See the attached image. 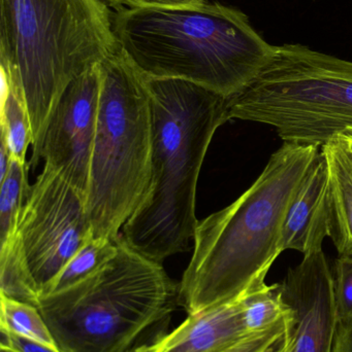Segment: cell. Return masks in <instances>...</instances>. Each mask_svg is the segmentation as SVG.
Listing matches in <instances>:
<instances>
[{
  "instance_id": "17",
  "label": "cell",
  "mask_w": 352,
  "mask_h": 352,
  "mask_svg": "<svg viewBox=\"0 0 352 352\" xmlns=\"http://www.w3.org/2000/svg\"><path fill=\"white\" fill-rule=\"evenodd\" d=\"M243 318L248 334L265 332L293 316L291 308L285 303L280 283H267L242 295Z\"/></svg>"
},
{
  "instance_id": "30",
  "label": "cell",
  "mask_w": 352,
  "mask_h": 352,
  "mask_svg": "<svg viewBox=\"0 0 352 352\" xmlns=\"http://www.w3.org/2000/svg\"><path fill=\"white\" fill-rule=\"evenodd\" d=\"M289 349H291V347H289ZM289 351H287V352H289Z\"/></svg>"
},
{
  "instance_id": "3",
  "label": "cell",
  "mask_w": 352,
  "mask_h": 352,
  "mask_svg": "<svg viewBox=\"0 0 352 352\" xmlns=\"http://www.w3.org/2000/svg\"><path fill=\"white\" fill-rule=\"evenodd\" d=\"M113 30L118 49L145 78L186 80L227 98L256 80L275 50L247 14L219 2L123 8Z\"/></svg>"
},
{
  "instance_id": "7",
  "label": "cell",
  "mask_w": 352,
  "mask_h": 352,
  "mask_svg": "<svg viewBox=\"0 0 352 352\" xmlns=\"http://www.w3.org/2000/svg\"><path fill=\"white\" fill-rule=\"evenodd\" d=\"M227 113L272 126L287 144L322 148L352 128V62L301 43L275 45L256 80L229 98Z\"/></svg>"
},
{
  "instance_id": "11",
  "label": "cell",
  "mask_w": 352,
  "mask_h": 352,
  "mask_svg": "<svg viewBox=\"0 0 352 352\" xmlns=\"http://www.w3.org/2000/svg\"><path fill=\"white\" fill-rule=\"evenodd\" d=\"M249 335L244 322L241 295L190 314L169 334L128 352H222Z\"/></svg>"
},
{
  "instance_id": "5",
  "label": "cell",
  "mask_w": 352,
  "mask_h": 352,
  "mask_svg": "<svg viewBox=\"0 0 352 352\" xmlns=\"http://www.w3.org/2000/svg\"><path fill=\"white\" fill-rule=\"evenodd\" d=\"M117 241V254L96 272L41 298L37 308L62 352H128L180 305L179 283L163 264Z\"/></svg>"
},
{
  "instance_id": "1",
  "label": "cell",
  "mask_w": 352,
  "mask_h": 352,
  "mask_svg": "<svg viewBox=\"0 0 352 352\" xmlns=\"http://www.w3.org/2000/svg\"><path fill=\"white\" fill-rule=\"evenodd\" d=\"M320 153L318 146L284 142L241 197L198 221L194 254L179 283L180 305L188 316L266 283L283 252L289 205Z\"/></svg>"
},
{
  "instance_id": "15",
  "label": "cell",
  "mask_w": 352,
  "mask_h": 352,
  "mask_svg": "<svg viewBox=\"0 0 352 352\" xmlns=\"http://www.w3.org/2000/svg\"><path fill=\"white\" fill-rule=\"evenodd\" d=\"M117 239L118 237L116 239L92 238L89 240L45 287L41 297L64 291L105 266L117 254Z\"/></svg>"
},
{
  "instance_id": "8",
  "label": "cell",
  "mask_w": 352,
  "mask_h": 352,
  "mask_svg": "<svg viewBox=\"0 0 352 352\" xmlns=\"http://www.w3.org/2000/svg\"><path fill=\"white\" fill-rule=\"evenodd\" d=\"M86 202L84 195L48 165L29 188L16 236L41 296L70 258L94 238Z\"/></svg>"
},
{
  "instance_id": "2",
  "label": "cell",
  "mask_w": 352,
  "mask_h": 352,
  "mask_svg": "<svg viewBox=\"0 0 352 352\" xmlns=\"http://www.w3.org/2000/svg\"><path fill=\"white\" fill-rule=\"evenodd\" d=\"M145 80L152 111L150 182L120 236L163 264L194 239L198 176L215 132L229 121V98L186 80Z\"/></svg>"
},
{
  "instance_id": "4",
  "label": "cell",
  "mask_w": 352,
  "mask_h": 352,
  "mask_svg": "<svg viewBox=\"0 0 352 352\" xmlns=\"http://www.w3.org/2000/svg\"><path fill=\"white\" fill-rule=\"evenodd\" d=\"M103 0H0V63L22 85L32 127L30 168L68 85L118 50Z\"/></svg>"
},
{
  "instance_id": "28",
  "label": "cell",
  "mask_w": 352,
  "mask_h": 352,
  "mask_svg": "<svg viewBox=\"0 0 352 352\" xmlns=\"http://www.w3.org/2000/svg\"><path fill=\"white\" fill-rule=\"evenodd\" d=\"M103 1L107 2L109 6H111L112 8H118L119 10H121L122 6H124V2L125 0H103Z\"/></svg>"
},
{
  "instance_id": "24",
  "label": "cell",
  "mask_w": 352,
  "mask_h": 352,
  "mask_svg": "<svg viewBox=\"0 0 352 352\" xmlns=\"http://www.w3.org/2000/svg\"><path fill=\"white\" fill-rule=\"evenodd\" d=\"M333 352H352V320L338 322Z\"/></svg>"
},
{
  "instance_id": "21",
  "label": "cell",
  "mask_w": 352,
  "mask_h": 352,
  "mask_svg": "<svg viewBox=\"0 0 352 352\" xmlns=\"http://www.w3.org/2000/svg\"><path fill=\"white\" fill-rule=\"evenodd\" d=\"M293 324V316L270 330L249 335L222 352H262L282 337Z\"/></svg>"
},
{
  "instance_id": "19",
  "label": "cell",
  "mask_w": 352,
  "mask_h": 352,
  "mask_svg": "<svg viewBox=\"0 0 352 352\" xmlns=\"http://www.w3.org/2000/svg\"><path fill=\"white\" fill-rule=\"evenodd\" d=\"M29 162L12 160L8 175L0 182V242L4 243L17 231L19 215L28 195Z\"/></svg>"
},
{
  "instance_id": "13",
  "label": "cell",
  "mask_w": 352,
  "mask_h": 352,
  "mask_svg": "<svg viewBox=\"0 0 352 352\" xmlns=\"http://www.w3.org/2000/svg\"><path fill=\"white\" fill-rule=\"evenodd\" d=\"M329 170L330 233L340 256H352V161L338 138L322 148Z\"/></svg>"
},
{
  "instance_id": "25",
  "label": "cell",
  "mask_w": 352,
  "mask_h": 352,
  "mask_svg": "<svg viewBox=\"0 0 352 352\" xmlns=\"http://www.w3.org/2000/svg\"><path fill=\"white\" fill-rule=\"evenodd\" d=\"M291 335H293V328L289 329L282 337L275 341L272 345L265 349L262 352H287L291 345Z\"/></svg>"
},
{
  "instance_id": "6",
  "label": "cell",
  "mask_w": 352,
  "mask_h": 352,
  "mask_svg": "<svg viewBox=\"0 0 352 352\" xmlns=\"http://www.w3.org/2000/svg\"><path fill=\"white\" fill-rule=\"evenodd\" d=\"M99 70L86 209L93 237L116 239L150 182L152 111L144 76L119 49L99 64Z\"/></svg>"
},
{
  "instance_id": "18",
  "label": "cell",
  "mask_w": 352,
  "mask_h": 352,
  "mask_svg": "<svg viewBox=\"0 0 352 352\" xmlns=\"http://www.w3.org/2000/svg\"><path fill=\"white\" fill-rule=\"evenodd\" d=\"M0 307V330L59 349L39 308L2 295Z\"/></svg>"
},
{
  "instance_id": "14",
  "label": "cell",
  "mask_w": 352,
  "mask_h": 352,
  "mask_svg": "<svg viewBox=\"0 0 352 352\" xmlns=\"http://www.w3.org/2000/svg\"><path fill=\"white\" fill-rule=\"evenodd\" d=\"M1 68V140L12 160L27 163L26 154L32 146L33 133L22 85L4 64Z\"/></svg>"
},
{
  "instance_id": "9",
  "label": "cell",
  "mask_w": 352,
  "mask_h": 352,
  "mask_svg": "<svg viewBox=\"0 0 352 352\" xmlns=\"http://www.w3.org/2000/svg\"><path fill=\"white\" fill-rule=\"evenodd\" d=\"M99 65L72 80L48 123L41 158L87 199L101 96Z\"/></svg>"
},
{
  "instance_id": "20",
  "label": "cell",
  "mask_w": 352,
  "mask_h": 352,
  "mask_svg": "<svg viewBox=\"0 0 352 352\" xmlns=\"http://www.w3.org/2000/svg\"><path fill=\"white\" fill-rule=\"evenodd\" d=\"M333 275L337 318L349 322L352 320V256H339Z\"/></svg>"
},
{
  "instance_id": "27",
  "label": "cell",
  "mask_w": 352,
  "mask_h": 352,
  "mask_svg": "<svg viewBox=\"0 0 352 352\" xmlns=\"http://www.w3.org/2000/svg\"><path fill=\"white\" fill-rule=\"evenodd\" d=\"M337 138H338L339 142H341V144H342L343 148H345L352 161V128H349V129L341 132L337 136Z\"/></svg>"
},
{
  "instance_id": "23",
  "label": "cell",
  "mask_w": 352,
  "mask_h": 352,
  "mask_svg": "<svg viewBox=\"0 0 352 352\" xmlns=\"http://www.w3.org/2000/svg\"><path fill=\"white\" fill-rule=\"evenodd\" d=\"M209 0H125L124 6L128 8H154V6H200Z\"/></svg>"
},
{
  "instance_id": "22",
  "label": "cell",
  "mask_w": 352,
  "mask_h": 352,
  "mask_svg": "<svg viewBox=\"0 0 352 352\" xmlns=\"http://www.w3.org/2000/svg\"><path fill=\"white\" fill-rule=\"evenodd\" d=\"M1 346L10 347L19 352H62L59 349L48 346L35 341L29 340L24 337L12 334V333L1 331Z\"/></svg>"
},
{
  "instance_id": "16",
  "label": "cell",
  "mask_w": 352,
  "mask_h": 352,
  "mask_svg": "<svg viewBox=\"0 0 352 352\" xmlns=\"http://www.w3.org/2000/svg\"><path fill=\"white\" fill-rule=\"evenodd\" d=\"M0 295L35 307L41 301V292L23 256L16 233L1 244Z\"/></svg>"
},
{
  "instance_id": "29",
  "label": "cell",
  "mask_w": 352,
  "mask_h": 352,
  "mask_svg": "<svg viewBox=\"0 0 352 352\" xmlns=\"http://www.w3.org/2000/svg\"><path fill=\"white\" fill-rule=\"evenodd\" d=\"M0 352H19V351H14V349H10V347L1 346V345H0Z\"/></svg>"
},
{
  "instance_id": "26",
  "label": "cell",
  "mask_w": 352,
  "mask_h": 352,
  "mask_svg": "<svg viewBox=\"0 0 352 352\" xmlns=\"http://www.w3.org/2000/svg\"><path fill=\"white\" fill-rule=\"evenodd\" d=\"M12 161V155H10L6 144L1 140V146H0V182L8 175Z\"/></svg>"
},
{
  "instance_id": "12",
  "label": "cell",
  "mask_w": 352,
  "mask_h": 352,
  "mask_svg": "<svg viewBox=\"0 0 352 352\" xmlns=\"http://www.w3.org/2000/svg\"><path fill=\"white\" fill-rule=\"evenodd\" d=\"M330 233L329 170L320 151L289 205L282 229V250L304 256L322 250Z\"/></svg>"
},
{
  "instance_id": "10",
  "label": "cell",
  "mask_w": 352,
  "mask_h": 352,
  "mask_svg": "<svg viewBox=\"0 0 352 352\" xmlns=\"http://www.w3.org/2000/svg\"><path fill=\"white\" fill-rule=\"evenodd\" d=\"M285 303L293 312L289 352H333L338 318L334 275L322 250L304 256L280 283Z\"/></svg>"
}]
</instances>
